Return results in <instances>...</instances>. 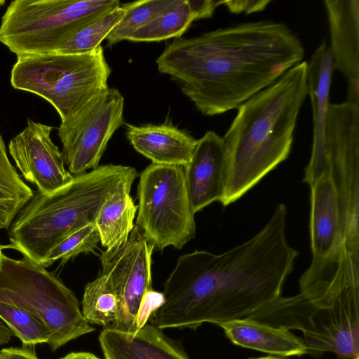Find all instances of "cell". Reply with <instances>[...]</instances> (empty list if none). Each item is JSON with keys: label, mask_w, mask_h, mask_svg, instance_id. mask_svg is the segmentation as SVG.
I'll return each instance as SVG.
<instances>
[{"label": "cell", "mask_w": 359, "mask_h": 359, "mask_svg": "<svg viewBox=\"0 0 359 359\" xmlns=\"http://www.w3.org/2000/svg\"><path fill=\"white\" fill-rule=\"evenodd\" d=\"M100 242V236L95 222L76 230L57 245L48 255L43 266L47 267L55 261L61 264L79 255L93 252Z\"/></svg>", "instance_id": "484cf974"}, {"label": "cell", "mask_w": 359, "mask_h": 359, "mask_svg": "<svg viewBox=\"0 0 359 359\" xmlns=\"http://www.w3.org/2000/svg\"><path fill=\"white\" fill-rule=\"evenodd\" d=\"M303 181L311 188L310 233L313 259L299 287L342 290L339 267L343 219L334 180L325 166L305 169Z\"/></svg>", "instance_id": "30bf717a"}, {"label": "cell", "mask_w": 359, "mask_h": 359, "mask_svg": "<svg viewBox=\"0 0 359 359\" xmlns=\"http://www.w3.org/2000/svg\"><path fill=\"white\" fill-rule=\"evenodd\" d=\"M0 359H3V358H2V356H1V354H0Z\"/></svg>", "instance_id": "d590c367"}, {"label": "cell", "mask_w": 359, "mask_h": 359, "mask_svg": "<svg viewBox=\"0 0 359 359\" xmlns=\"http://www.w3.org/2000/svg\"><path fill=\"white\" fill-rule=\"evenodd\" d=\"M270 2V0H230L222 1V4H224L231 13L245 12L249 14L264 11Z\"/></svg>", "instance_id": "4316f807"}, {"label": "cell", "mask_w": 359, "mask_h": 359, "mask_svg": "<svg viewBox=\"0 0 359 359\" xmlns=\"http://www.w3.org/2000/svg\"><path fill=\"white\" fill-rule=\"evenodd\" d=\"M137 175L133 167L109 163L74 176L70 183L53 194L34 191L8 229L11 246L43 265L57 245L94 222L104 202L121 185L133 182Z\"/></svg>", "instance_id": "277c9868"}, {"label": "cell", "mask_w": 359, "mask_h": 359, "mask_svg": "<svg viewBox=\"0 0 359 359\" xmlns=\"http://www.w3.org/2000/svg\"><path fill=\"white\" fill-rule=\"evenodd\" d=\"M184 170L194 213L215 201L220 202L227 175V155L223 137L215 131H207L197 140L191 159Z\"/></svg>", "instance_id": "4fadbf2b"}, {"label": "cell", "mask_w": 359, "mask_h": 359, "mask_svg": "<svg viewBox=\"0 0 359 359\" xmlns=\"http://www.w3.org/2000/svg\"><path fill=\"white\" fill-rule=\"evenodd\" d=\"M286 220V207L280 203L264 228L243 244L219 255L195 250L179 257L152 324L160 330L219 326L281 296L298 256L287 242Z\"/></svg>", "instance_id": "6da1fadb"}, {"label": "cell", "mask_w": 359, "mask_h": 359, "mask_svg": "<svg viewBox=\"0 0 359 359\" xmlns=\"http://www.w3.org/2000/svg\"><path fill=\"white\" fill-rule=\"evenodd\" d=\"M333 70L332 56L324 41L307 62V95L311 100L313 126L309 165L318 164L323 158L325 123Z\"/></svg>", "instance_id": "e0dca14e"}, {"label": "cell", "mask_w": 359, "mask_h": 359, "mask_svg": "<svg viewBox=\"0 0 359 359\" xmlns=\"http://www.w3.org/2000/svg\"><path fill=\"white\" fill-rule=\"evenodd\" d=\"M194 21L187 0H177L172 8L135 31L127 41L150 42L180 38Z\"/></svg>", "instance_id": "7402d4cb"}, {"label": "cell", "mask_w": 359, "mask_h": 359, "mask_svg": "<svg viewBox=\"0 0 359 359\" xmlns=\"http://www.w3.org/2000/svg\"><path fill=\"white\" fill-rule=\"evenodd\" d=\"M126 135L138 153L159 165H187L197 142L188 133L167 123L127 125Z\"/></svg>", "instance_id": "9a60e30c"}, {"label": "cell", "mask_w": 359, "mask_h": 359, "mask_svg": "<svg viewBox=\"0 0 359 359\" xmlns=\"http://www.w3.org/2000/svg\"><path fill=\"white\" fill-rule=\"evenodd\" d=\"M13 335L7 325L0 320V345L8 344Z\"/></svg>", "instance_id": "4dcf8cb0"}, {"label": "cell", "mask_w": 359, "mask_h": 359, "mask_svg": "<svg viewBox=\"0 0 359 359\" xmlns=\"http://www.w3.org/2000/svg\"><path fill=\"white\" fill-rule=\"evenodd\" d=\"M306 95L307 62L304 61L237 108L222 137L227 155L223 205L237 201L287 158Z\"/></svg>", "instance_id": "3957f363"}, {"label": "cell", "mask_w": 359, "mask_h": 359, "mask_svg": "<svg viewBox=\"0 0 359 359\" xmlns=\"http://www.w3.org/2000/svg\"><path fill=\"white\" fill-rule=\"evenodd\" d=\"M120 6L118 0H15L1 17L0 42L17 58L55 53L86 25Z\"/></svg>", "instance_id": "52a82bcc"}, {"label": "cell", "mask_w": 359, "mask_h": 359, "mask_svg": "<svg viewBox=\"0 0 359 359\" xmlns=\"http://www.w3.org/2000/svg\"><path fill=\"white\" fill-rule=\"evenodd\" d=\"M136 225L154 248L181 249L196 233L184 167L151 163L140 175Z\"/></svg>", "instance_id": "ba28073f"}, {"label": "cell", "mask_w": 359, "mask_h": 359, "mask_svg": "<svg viewBox=\"0 0 359 359\" xmlns=\"http://www.w3.org/2000/svg\"><path fill=\"white\" fill-rule=\"evenodd\" d=\"M82 314L89 324L111 326L116 319L119 299L116 290L109 277L100 273L85 286Z\"/></svg>", "instance_id": "44dd1931"}, {"label": "cell", "mask_w": 359, "mask_h": 359, "mask_svg": "<svg viewBox=\"0 0 359 359\" xmlns=\"http://www.w3.org/2000/svg\"><path fill=\"white\" fill-rule=\"evenodd\" d=\"M60 359H100L90 352H72Z\"/></svg>", "instance_id": "1f68e13d"}, {"label": "cell", "mask_w": 359, "mask_h": 359, "mask_svg": "<svg viewBox=\"0 0 359 359\" xmlns=\"http://www.w3.org/2000/svg\"><path fill=\"white\" fill-rule=\"evenodd\" d=\"M154 249L135 224L124 245L105 250L100 256L101 272L109 277L118 295L117 317L111 325L118 330L135 333L163 303V293L152 288Z\"/></svg>", "instance_id": "9c48e42d"}, {"label": "cell", "mask_w": 359, "mask_h": 359, "mask_svg": "<svg viewBox=\"0 0 359 359\" xmlns=\"http://www.w3.org/2000/svg\"><path fill=\"white\" fill-rule=\"evenodd\" d=\"M153 324L135 333L105 327L98 340L104 359H190L184 351Z\"/></svg>", "instance_id": "5bb4252c"}, {"label": "cell", "mask_w": 359, "mask_h": 359, "mask_svg": "<svg viewBox=\"0 0 359 359\" xmlns=\"http://www.w3.org/2000/svg\"><path fill=\"white\" fill-rule=\"evenodd\" d=\"M304 48L285 23L269 20L175 38L156 58L203 115L238 108L302 62Z\"/></svg>", "instance_id": "7a4b0ae2"}, {"label": "cell", "mask_w": 359, "mask_h": 359, "mask_svg": "<svg viewBox=\"0 0 359 359\" xmlns=\"http://www.w3.org/2000/svg\"><path fill=\"white\" fill-rule=\"evenodd\" d=\"M0 318L25 346L48 344L47 327L28 311L12 304L0 302Z\"/></svg>", "instance_id": "d4e9b609"}, {"label": "cell", "mask_w": 359, "mask_h": 359, "mask_svg": "<svg viewBox=\"0 0 359 359\" xmlns=\"http://www.w3.org/2000/svg\"><path fill=\"white\" fill-rule=\"evenodd\" d=\"M4 253L2 252V248L0 245V264H1V259H2V256H3Z\"/></svg>", "instance_id": "836d02e7"}, {"label": "cell", "mask_w": 359, "mask_h": 359, "mask_svg": "<svg viewBox=\"0 0 359 359\" xmlns=\"http://www.w3.org/2000/svg\"><path fill=\"white\" fill-rule=\"evenodd\" d=\"M34 191L22 180L7 154L0 133V229H8Z\"/></svg>", "instance_id": "ffe728a7"}, {"label": "cell", "mask_w": 359, "mask_h": 359, "mask_svg": "<svg viewBox=\"0 0 359 359\" xmlns=\"http://www.w3.org/2000/svg\"><path fill=\"white\" fill-rule=\"evenodd\" d=\"M126 4L110 10L90 22L63 43L55 53L83 54L93 51L105 39L124 15Z\"/></svg>", "instance_id": "603a6c76"}, {"label": "cell", "mask_w": 359, "mask_h": 359, "mask_svg": "<svg viewBox=\"0 0 359 359\" xmlns=\"http://www.w3.org/2000/svg\"><path fill=\"white\" fill-rule=\"evenodd\" d=\"M193 13L194 20L210 18L216 8L222 4V1L187 0Z\"/></svg>", "instance_id": "83f0119b"}, {"label": "cell", "mask_w": 359, "mask_h": 359, "mask_svg": "<svg viewBox=\"0 0 359 359\" xmlns=\"http://www.w3.org/2000/svg\"><path fill=\"white\" fill-rule=\"evenodd\" d=\"M177 0H142L126 4L124 15L105 38L109 46L128 39L137 29L174 6Z\"/></svg>", "instance_id": "cb8c5ba5"}, {"label": "cell", "mask_w": 359, "mask_h": 359, "mask_svg": "<svg viewBox=\"0 0 359 359\" xmlns=\"http://www.w3.org/2000/svg\"><path fill=\"white\" fill-rule=\"evenodd\" d=\"M0 302L39 319L50 332L48 344L52 351L95 330L84 318L74 292L43 265L24 256L15 259L3 255Z\"/></svg>", "instance_id": "5b68a950"}, {"label": "cell", "mask_w": 359, "mask_h": 359, "mask_svg": "<svg viewBox=\"0 0 359 359\" xmlns=\"http://www.w3.org/2000/svg\"><path fill=\"white\" fill-rule=\"evenodd\" d=\"M133 182L121 185L102 205L95 219L100 242L106 250L124 245L134 227L137 206L130 192Z\"/></svg>", "instance_id": "d6986e66"}, {"label": "cell", "mask_w": 359, "mask_h": 359, "mask_svg": "<svg viewBox=\"0 0 359 359\" xmlns=\"http://www.w3.org/2000/svg\"><path fill=\"white\" fill-rule=\"evenodd\" d=\"M346 102L359 105V79L348 81Z\"/></svg>", "instance_id": "f546056e"}, {"label": "cell", "mask_w": 359, "mask_h": 359, "mask_svg": "<svg viewBox=\"0 0 359 359\" xmlns=\"http://www.w3.org/2000/svg\"><path fill=\"white\" fill-rule=\"evenodd\" d=\"M324 4L334 69L348 81L359 79V1L325 0Z\"/></svg>", "instance_id": "2e32d148"}, {"label": "cell", "mask_w": 359, "mask_h": 359, "mask_svg": "<svg viewBox=\"0 0 359 359\" xmlns=\"http://www.w3.org/2000/svg\"><path fill=\"white\" fill-rule=\"evenodd\" d=\"M0 354L3 359H39L33 351L25 348H2Z\"/></svg>", "instance_id": "f1b7e54d"}, {"label": "cell", "mask_w": 359, "mask_h": 359, "mask_svg": "<svg viewBox=\"0 0 359 359\" xmlns=\"http://www.w3.org/2000/svg\"><path fill=\"white\" fill-rule=\"evenodd\" d=\"M234 344L277 355L299 356L308 353L304 341L289 330L250 318L231 320L219 325Z\"/></svg>", "instance_id": "ac0fdd59"}, {"label": "cell", "mask_w": 359, "mask_h": 359, "mask_svg": "<svg viewBox=\"0 0 359 359\" xmlns=\"http://www.w3.org/2000/svg\"><path fill=\"white\" fill-rule=\"evenodd\" d=\"M123 108L119 90L108 88L61 121L58 136L62 158L73 176L98 166L109 140L123 123Z\"/></svg>", "instance_id": "8fae6325"}, {"label": "cell", "mask_w": 359, "mask_h": 359, "mask_svg": "<svg viewBox=\"0 0 359 359\" xmlns=\"http://www.w3.org/2000/svg\"><path fill=\"white\" fill-rule=\"evenodd\" d=\"M5 4L4 1L0 0V6Z\"/></svg>", "instance_id": "e575fe53"}, {"label": "cell", "mask_w": 359, "mask_h": 359, "mask_svg": "<svg viewBox=\"0 0 359 359\" xmlns=\"http://www.w3.org/2000/svg\"><path fill=\"white\" fill-rule=\"evenodd\" d=\"M250 359H285L281 357L278 356H264V357H259V358H250Z\"/></svg>", "instance_id": "d6a6232c"}, {"label": "cell", "mask_w": 359, "mask_h": 359, "mask_svg": "<svg viewBox=\"0 0 359 359\" xmlns=\"http://www.w3.org/2000/svg\"><path fill=\"white\" fill-rule=\"evenodd\" d=\"M53 127L28 118L8 144V151L23 177L43 194L65 187L74 176L65 168L62 151L53 142Z\"/></svg>", "instance_id": "7c38bea8"}, {"label": "cell", "mask_w": 359, "mask_h": 359, "mask_svg": "<svg viewBox=\"0 0 359 359\" xmlns=\"http://www.w3.org/2000/svg\"><path fill=\"white\" fill-rule=\"evenodd\" d=\"M111 72L99 46L83 54L51 53L18 57L11 72V84L46 100L63 121L109 88Z\"/></svg>", "instance_id": "8992f818"}]
</instances>
